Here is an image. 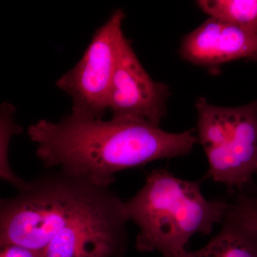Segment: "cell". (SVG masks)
I'll list each match as a JSON object with an SVG mask.
<instances>
[{
  "label": "cell",
  "instance_id": "52a82bcc",
  "mask_svg": "<svg viewBox=\"0 0 257 257\" xmlns=\"http://www.w3.org/2000/svg\"><path fill=\"white\" fill-rule=\"evenodd\" d=\"M128 221L121 202L57 235L42 257H121L127 246Z\"/></svg>",
  "mask_w": 257,
  "mask_h": 257
},
{
  "label": "cell",
  "instance_id": "277c9868",
  "mask_svg": "<svg viewBox=\"0 0 257 257\" xmlns=\"http://www.w3.org/2000/svg\"><path fill=\"white\" fill-rule=\"evenodd\" d=\"M196 108L198 142L207 155L208 177L242 192L257 175V100L224 107L199 98Z\"/></svg>",
  "mask_w": 257,
  "mask_h": 257
},
{
  "label": "cell",
  "instance_id": "6da1fadb",
  "mask_svg": "<svg viewBox=\"0 0 257 257\" xmlns=\"http://www.w3.org/2000/svg\"><path fill=\"white\" fill-rule=\"evenodd\" d=\"M28 134L45 167H59L106 188L114 183L117 172L185 156L198 142L194 130L172 133L142 121L71 114L55 122L38 120Z\"/></svg>",
  "mask_w": 257,
  "mask_h": 257
},
{
  "label": "cell",
  "instance_id": "ba28073f",
  "mask_svg": "<svg viewBox=\"0 0 257 257\" xmlns=\"http://www.w3.org/2000/svg\"><path fill=\"white\" fill-rule=\"evenodd\" d=\"M179 50L184 60L202 67L257 60V33L209 18L184 39Z\"/></svg>",
  "mask_w": 257,
  "mask_h": 257
},
{
  "label": "cell",
  "instance_id": "9c48e42d",
  "mask_svg": "<svg viewBox=\"0 0 257 257\" xmlns=\"http://www.w3.org/2000/svg\"><path fill=\"white\" fill-rule=\"evenodd\" d=\"M228 211L221 231L206 246L173 257H257V231Z\"/></svg>",
  "mask_w": 257,
  "mask_h": 257
},
{
  "label": "cell",
  "instance_id": "4fadbf2b",
  "mask_svg": "<svg viewBox=\"0 0 257 257\" xmlns=\"http://www.w3.org/2000/svg\"><path fill=\"white\" fill-rule=\"evenodd\" d=\"M0 246V257H42V252L21 245L8 243Z\"/></svg>",
  "mask_w": 257,
  "mask_h": 257
},
{
  "label": "cell",
  "instance_id": "8fae6325",
  "mask_svg": "<svg viewBox=\"0 0 257 257\" xmlns=\"http://www.w3.org/2000/svg\"><path fill=\"white\" fill-rule=\"evenodd\" d=\"M15 108L13 104L4 102L0 109V177L3 180L20 189L26 183L15 175L9 162L10 144L15 135H19L22 128L15 121Z\"/></svg>",
  "mask_w": 257,
  "mask_h": 257
},
{
  "label": "cell",
  "instance_id": "3957f363",
  "mask_svg": "<svg viewBox=\"0 0 257 257\" xmlns=\"http://www.w3.org/2000/svg\"><path fill=\"white\" fill-rule=\"evenodd\" d=\"M125 207L128 221L139 228L137 249L173 257L187 250L194 235L211 234L214 225L224 220L231 204L206 199L200 182L156 169Z\"/></svg>",
  "mask_w": 257,
  "mask_h": 257
},
{
  "label": "cell",
  "instance_id": "7c38bea8",
  "mask_svg": "<svg viewBox=\"0 0 257 257\" xmlns=\"http://www.w3.org/2000/svg\"><path fill=\"white\" fill-rule=\"evenodd\" d=\"M230 212L257 231V197L240 192L231 205Z\"/></svg>",
  "mask_w": 257,
  "mask_h": 257
},
{
  "label": "cell",
  "instance_id": "5b68a950",
  "mask_svg": "<svg viewBox=\"0 0 257 257\" xmlns=\"http://www.w3.org/2000/svg\"><path fill=\"white\" fill-rule=\"evenodd\" d=\"M125 18L122 10H115L94 32L80 60L56 82L57 87L72 99L71 114L103 119L108 111L111 81L125 36Z\"/></svg>",
  "mask_w": 257,
  "mask_h": 257
},
{
  "label": "cell",
  "instance_id": "8992f818",
  "mask_svg": "<svg viewBox=\"0 0 257 257\" xmlns=\"http://www.w3.org/2000/svg\"><path fill=\"white\" fill-rule=\"evenodd\" d=\"M170 94L167 84L155 82L147 73L124 36L108 97L111 118L160 126Z\"/></svg>",
  "mask_w": 257,
  "mask_h": 257
},
{
  "label": "cell",
  "instance_id": "30bf717a",
  "mask_svg": "<svg viewBox=\"0 0 257 257\" xmlns=\"http://www.w3.org/2000/svg\"><path fill=\"white\" fill-rule=\"evenodd\" d=\"M197 5L210 18L257 33V0H201Z\"/></svg>",
  "mask_w": 257,
  "mask_h": 257
},
{
  "label": "cell",
  "instance_id": "7a4b0ae2",
  "mask_svg": "<svg viewBox=\"0 0 257 257\" xmlns=\"http://www.w3.org/2000/svg\"><path fill=\"white\" fill-rule=\"evenodd\" d=\"M121 201L110 189L64 171L40 176L1 199L0 245L42 252L64 230Z\"/></svg>",
  "mask_w": 257,
  "mask_h": 257
},
{
  "label": "cell",
  "instance_id": "5bb4252c",
  "mask_svg": "<svg viewBox=\"0 0 257 257\" xmlns=\"http://www.w3.org/2000/svg\"><path fill=\"white\" fill-rule=\"evenodd\" d=\"M256 197H257V196H256Z\"/></svg>",
  "mask_w": 257,
  "mask_h": 257
}]
</instances>
